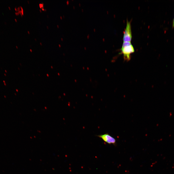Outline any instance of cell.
Returning <instances> with one entry per match:
<instances>
[{"label": "cell", "instance_id": "1", "mask_svg": "<svg viewBox=\"0 0 174 174\" xmlns=\"http://www.w3.org/2000/svg\"><path fill=\"white\" fill-rule=\"evenodd\" d=\"M120 50V54H123L124 60L127 61L131 59L130 54L135 51L134 48L130 42H123Z\"/></svg>", "mask_w": 174, "mask_h": 174}, {"label": "cell", "instance_id": "2", "mask_svg": "<svg viewBox=\"0 0 174 174\" xmlns=\"http://www.w3.org/2000/svg\"><path fill=\"white\" fill-rule=\"evenodd\" d=\"M132 38L131 22L127 20L126 28L124 31L123 37V42H131Z\"/></svg>", "mask_w": 174, "mask_h": 174}, {"label": "cell", "instance_id": "3", "mask_svg": "<svg viewBox=\"0 0 174 174\" xmlns=\"http://www.w3.org/2000/svg\"><path fill=\"white\" fill-rule=\"evenodd\" d=\"M97 136L108 144L114 145L116 143V139L108 133L97 135Z\"/></svg>", "mask_w": 174, "mask_h": 174}, {"label": "cell", "instance_id": "4", "mask_svg": "<svg viewBox=\"0 0 174 174\" xmlns=\"http://www.w3.org/2000/svg\"><path fill=\"white\" fill-rule=\"evenodd\" d=\"M172 27L173 28H174V18L173 22Z\"/></svg>", "mask_w": 174, "mask_h": 174}, {"label": "cell", "instance_id": "5", "mask_svg": "<svg viewBox=\"0 0 174 174\" xmlns=\"http://www.w3.org/2000/svg\"><path fill=\"white\" fill-rule=\"evenodd\" d=\"M8 7V8H9V9L10 10V9H11V8H10V7Z\"/></svg>", "mask_w": 174, "mask_h": 174}, {"label": "cell", "instance_id": "6", "mask_svg": "<svg viewBox=\"0 0 174 174\" xmlns=\"http://www.w3.org/2000/svg\"><path fill=\"white\" fill-rule=\"evenodd\" d=\"M15 10H16V8H15Z\"/></svg>", "mask_w": 174, "mask_h": 174}, {"label": "cell", "instance_id": "7", "mask_svg": "<svg viewBox=\"0 0 174 174\" xmlns=\"http://www.w3.org/2000/svg\"><path fill=\"white\" fill-rule=\"evenodd\" d=\"M15 20L16 21V22L17 21L16 19H15Z\"/></svg>", "mask_w": 174, "mask_h": 174}]
</instances>
